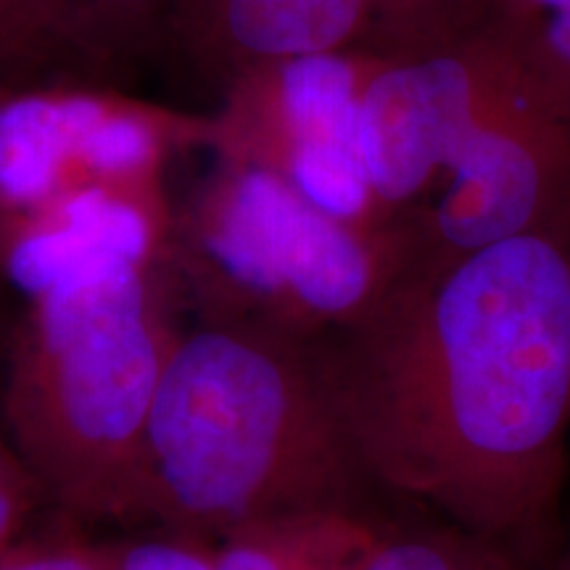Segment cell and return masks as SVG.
I'll use <instances>...</instances> for the list:
<instances>
[{"mask_svg": "<svg viewBox=\"0 0 570 570\" xmlns=\"http://www.w3.org/2000/svg\"><path fill=\"white\" fill-rule=\"evenodd\" d=\"M320 352L370 483L504 550L544 529L570 431V238L423 259Z\"/></svg>", "mask_w": 570, "mask_h": 570, "instance_id": "1", "label": "cell"}, {"mask_svg": "<svg viewBox=\"0 0 570 570\" xmlns=\"http://www.w3.org/2000/svg\"><path fill=\"white\" fill-rule=\"evenodd\" d=\"M320 344L202 320L177 336L156 389L135 518L217 541L312 512H360L370 479Z\"/></svg>", "mask_w": 570, "mask_h": 570, "instance_id": "2", "label": "cell"}, {"mask_svg": "<svg viewBox=\"0 0 570 570\" xmlns=\"http://www.w3.org/2000/svg\"><path fill=\"white\" fill-rule=\"evenodd\" d=\"M169 265L104 262L27 302L6 420L35 487L80 518H135L154 396L177 336Z\"/></svg>", "mask_w": 570, "mask_h": 570, "instance_id": "3", "label": "cell"}, {"mask_svg": "<svg viewBox=\"0 0 570 570\" xmlns=\"http://www.w3.org/2000/svg\"><path fill=\"white\" fill-rule=\"evenodd\" d=\"M420 259L410 225H348L281 175L230 161L177 206L169 248L177 291L202 320L312 344L365 325Z\"/></svg>", "mask_w": 570, "mask_h": 570, "instance_id": "4", "label": "cell"}, {"mask_svg": "<svg viewBox=\"0 0 570 570\" xmlns=\"http://www.w3.org/2000/svg\"><path fill=\"white\" fill-rule=\"evenodd\" d=\"M367 63L348 51L248 71L227 85L206 146L219 161L265 167L306 202L356 227H399L370 188L360 142Z\"/></svg>", "mask_w": 570, "mask_h": 570, "instance_id": "5", "label": "cell"}, {"mask_svg": "<svg viewBox=\"0 0 570 570\" xmlns=\"http://www.w3.org/2000/svg\"><path fill=\"white\" fill-rule=\"evenodd\" d=\"M206 138L209 117L106 88H0V219L96 185H167L169 159Z\"/></svg>", "mask_w": 570, "mask_h": 570, "instance_id": "6", "label": "cell"}, {"mask_svg": "<svg viewBox=\"0 0 570 570\" xmlns=\"http://www.w3.org/2000/svg\"><path fill=\"white\" fill-rule=\"evenodd\" d=\"M481 75V46L383 67L367 63L360 142L370 188L389 223L410 225L417 198L433 194L449 140L479 96Z\"/></svg>", "mask_w": 570, "mask_h": 570, "instance_id": "7", "label": "cell"}, {"mask_svg": "<svg viewBox=\"0 0 570 570\" xmlns=\"http://www.w3.org/2000/svg\"><path fill=\"white\" fill-rule=\"evenodd\" d=\"M373 17V0H169L164 35L225 88L248 71L344 53Z\"/></svg>", "mask_w": 570, "mask_h": 570, "instance_id": "8", "label": "cell"}, {"mask_svg": "<svg viewBox=\"0 0 570 570\" xmlns=\"http://www.w3.org/2000/svg\"><path fill=\"white\" fill-rule=\"evenodd\" d=\"M169 0H38L53 59L122 67L164 35Z\"/></svg>", "mask_w": 570, "mask_h": 570, "instance_id": "9", "label": "cell"}, {"mask_svg": "<svg viewBox=\"0 0 570 570\" xmlns=\"http://www.w3.org/2000/svg\"><path fill=\"white\" fill-rule=\"evenodd\" d=\"M362 570H515L504 547L458 525L383 529Z\"/></svg>", "mask_w": 570, "mask_h": 570, "instance_id": "10", "label": "cell"}, {"mask_svg": "<svg viewBox=\"0 0 570 570\" xmlns=\"http://www.w3.org/2000/svg\"><path fill=\"white\" fill-rule=\"evenodd\" d=\"M320 515L265 520L227 533L214 541V570H296Z\"/></svg>", "mask_w": 570, "mask_h": 570, "instance_id": "11", "label": "cell"}, {"mask_svg": "<svg viewBox=\"0 0 570 570\" xmlns=\"http://www.w3.org/2000/svg\"><path fill=\"white\" fill-rule=\"evenodd\" d=\"M381 533L362 512H323L296 570H362Z\"/></svg>", "mask_w": 570, "mask_h": 570, "instance_id": "12", "label": "cell"}, {"mask_svg": "<svg viewBox=\"0 0 570 570\" xmlns=\"http://www.w3.org/2000/svg\"><path fill=\"white\" fill-rule=\"evenodd\" d=\"M101 552L106 570H214V541L185 533L117 541Z\"/></svg>", "mask_w": 570, "mask_h": 570, "instance_id": "13", "label": "cell"}, {"mask_svg": "<svg viewBox=\"0 0 570 570\" xmlns=\"http://www.w3.org/2000/svg\"><path fill=\"white\" fill-rule=\"evenodd\" d=\"M53 59L38 0H0V69H27Z\"/></svg>", "mask_w": 570, "mask_h": 570, "instance_id": "14", "label": "cell"}, {"mask_svg": "<svg viewBox=\"0 0 570 570\" xmlns=\"http://www.w3.org/2000/svg\"><path fill=\"white\" fill-rule=\"evenodd\" d=\"M0 570H106L101 547L77 539L19 541L0 560Z\"/></svg>", "mask_w": 570, "mask_h": 570, "instance_id": "15", "label": "cell"}, {"mask_svg": "<svg viewBox=\"0 0 570 570\" xmlns=\"http://www.w3.org/2000/svg\"><path fill=\"white\" fill-rule=\"evenodd\" d=\"M32 475L21 465L19 454L0 444V560L19 544L32 499Z\"/></svg>", "mask_w": 570, "mask_h": 570, "instance_id": "16", "label": "cell"}, {"mask_svg": "<svg viewBox=\"0 0 570 570\" xmlns=\"http://www.w3.org/2000/svg\"><path fill=\"white\" fill-rule=\"evenodd\" d=\"M423 3V0H373V13L375 11H399L404 6V9H410V6H417Z\"/></svg>", "mask_w": 570, "mask_h": 570, "instance_id": "17", "label": "cell"}, {"mask_svg": "<svg viewBox=\"0 0 570 570\" xmlns=\"http://www.w3.org/2000/svg\"><path fill=\"white\" fill-rule=\"evenodd\" d=\"M552 570H570V550H568L566 554H562L560 562H558V566H554Z\"/></svg>", "mask_w": 570, "mask_h": 570, "instance_id": "18", "label": "cell"}]
</instances>
